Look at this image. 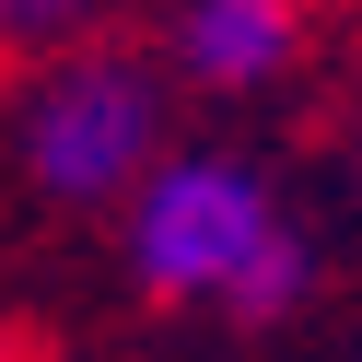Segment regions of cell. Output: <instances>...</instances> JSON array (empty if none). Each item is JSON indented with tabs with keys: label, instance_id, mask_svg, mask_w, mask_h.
I'll list each match as a JSON object with an SVG mask.
<instances>
[{
	"label": "cell",
	"instance_id": "2",
	"mask_svg": "<svg viewBox=\"0 0 362 362\" xmlns=\"http://www.w3.org/2000/svg\"><path fill=\"white\" fill-rule=\"evenodd\" d=\"M12 164L47 199H129L164 164V94L117 47H47L12 94Z\"/></svg>",
	"mask_w": 362,
	"mask_h": 362
},
{
	"label": "cell",
	"instance_id": "4",
	"mask_svg": "<svg viewBox=\"0 0 362 362\" xmlns=\"http://www.w3.org/2000/svg\"><path fill=\"white\" fill-rule=\"evenodd\" d=\"M105 0H0V47H71Z\"/></svg>",
	"mask_w": 362,
	"mask_h": 362
},
{
	"label": "cell",
	"instance_id": "3",
	"mask_svg": "<svg viewBox=\"0 0 362 362\" xmlns=\"http://www.w3.org/2000/svg\"><path fill=\"white\" fill-rule=\"evenodd\" d=\"M292 35H304L292 0H187V12H175V59H187V82H211V94L281 82L292 71Z\"/></svg>",
	"mask_w": 362,
	"mask_h": 362
},
{
	"label": "cell",
	"instance_id": "1",
	"mask_svg": "<svg viewBox=\"0 0 362 362\" xmlns=\"http://www.w3.org/2000/svg\"><path fill=\"white\" fill-rule=\"evenodd\" d=\"M129 281L164 304H222L245 327L304 304V234L234 152H164L129 187Z\"/></svg>",
	"mask_w": 362,
	"mask_h": 362
}]
</instances>
